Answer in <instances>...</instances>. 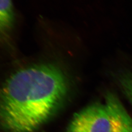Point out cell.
Instances as JSON below:
<instances>
[{
	"label": "cell",
	"mask_w": 132,
	"mask_h": 132,
	"mask_svg": "<svg viewBox=\"0 0 132 132\" xmlns=\"http://www.w3.org/2000/svg\"><path fill=\"white\" fill-rule=\"evenodd\" d=\"M68 92L56 63H34L15 71L0 88V125L7 132H34L52 117Z\"/></svg>",
	"instance_id": "obj_1"
},
{
	"label": "cell",
	"mask_w": 132,
	"mask_h": 132,
	"mask_svg": "<svg viewBox=\"0 0 132 132\" xmlns=\"http://www.w3.org/2000/svg\"><path fill=\"white\" fill-rule=\"evenodd\" d=\"M67 132H132V118L114 95L76 113Z\"/></svg>",
	"instance_id": "obj_2"
},
{
	"label": "cell",
	"mask_w": 132,
	"mask_h": 132,
	"mask_svg": "<svg viewBox=\"0 0 132 132\" xmlns=\"http://www.w3.org/2000/svg\"><path fill=\"white\" fill-rule=\"evenodd\" d=\"M16 17L12 0H0V47L13 49Z\"/></svg>",
	"instance_id": "obj_3"
},
{
	"label": "cell",
	"mask_w": 132,
	"mask_h": 132,
	"mask_svg": "<svg viewBox=\"0 0 132 132\" xmlns=\"http://www.w3.org/2000/svg\"><path fill=\"white\" fill-rule=\"evenodd\" d=\"M121 84L124 92L132 104V75L123 77Z\"/></svg>",
	"instance_id": "obj_4"
}]
</instances>
